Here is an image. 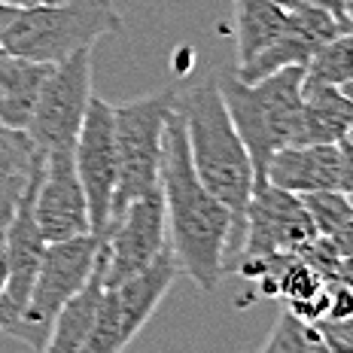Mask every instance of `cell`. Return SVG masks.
I'll use <instances>...</instances> for the list:
<instances>
[{
  "label": "cell",
  "mask_w": 353,
  "mask_h": 353,
  "mask_svg": "<svg viewBox=\"0 0 353 353\" xmlns=\"http://www.w3.org/2000/svg\"><path fill=\"white\" fill-rule=\"evenodd\" d=\"M271 3L283 6V10H292V6H299V3H301V0H271Z\"/></svg>",
  "instance_id": "obj_32"
},
{
  "label": "cell",
  "mask_w": 353,
  "mask_h": 353,
  "mask_svg": "<svg viewBox=\"0 0 353 353\" xmlns=\"http://www.w3.org/2000/svg\"><path fill=\"white\" fill-rule=\"evenodd\" d=\"M180 94L174 88L168 92H152L143 98L113 104L116 122V195L110 223L128 208L134 198L159 186V168H161V143H165V125L171 110L176 107Z\"/></svg>",
  "instance_id": "obj_5"
},
{
  "label": "cell",
  "mask_w": 353,
  "mask_h": 353,
  "mask_svg": "<svg viewBox=\"0 0 353 353\" xmlns=\"http://www.w3.org/2000/svg\"><path fill=\"white\" fill-rule=\"evenodd\" d=\"M350 201H353V195H350Z\"/></svg>",
  "instance_id": "obj_34"
},
{
  "label": "cell",
  "mask_w": 353,
  "mask_h": 353,
  "mask_svg": "<svg viewBox=\"0 0 353 353\" xmlns=\"http://www.w3.org/2000/svg\"><path fill=\"white\" fill-rule=\"evenodd\" d=\"M0 3H10L16 10H34V6H55V3H68V0H0Z\"/></svg>",
  "instance_id": "obj_30"
},
{
  "label": "cell",
  "mask_w": 353,
  "mask_h": 353,
  "mask_svg": "<svg viewBox=\"0 0 353 353\" xmlns=\"http://www.w3.org/2000/svg\"><path fill=\"white\" fill-rule=\"evenodd\" d=\"M43 159V150L31 141L28 131L10 128L0 122V168L16 174H31L37 161Z\"/></svg>",
  "instance_id": "obj_21"
},
{
  "label": "cell",
  "mask_w": 353,
  "mask_h": 353,
  "mask_svg": "<svg viewBox=\"0 0 353 353\" xmlns=\"http://www.w3.org/2000/svg\"><path fill=\"white\" fill-rule=\"evenodd\" d=\"M186 125V146L198 180L210 189L234 216V247L241 244L244 210L256 186L253 159H250L238 128H234L216 77L192 85L176 98Z\"/></svg>",
  "instance_id": "obj_2"
},
{
  "label": "cell",
  "mask_w": 353,
  "mask_h": 353,
  "mask_svg": "<svg viewBox=\"0 0 353 353\" xmlns=\"http://www.w3.org/2000/svg\"><path fill=\"white\" fill-rule=\"evenodd\" d=\"M16 6H10V3H0V52H3V37L6 31H10V25H12V19H16Z\"/></svg>",
  "instance_id": "obj_28"
},
{
  "label": "cell",
  "mask_w": 353,
  "mask_h": 353,
  "mask_svg": "<svg viewBox=\"0 0 353 353\" xmlns=\"http://www.w3.org/2000/svg\"><path fill=\"white\" fill-rule=\"evenodd\" d=\"M234 12H238V64L268 49L290 21V10L271 0H234Z\"/></svg>",
  "instance_id": "obj_17"
},
{
  "label": "cell",
  "mask_w": 353,
  "mask_h": 353,
  "mask_svg": "<svg viewBox=\"0 0 353 353\" xmlns=\"http://www.w3.org/2000/svg\"><path fill=\"white\" fill-rule=\"evenodd\" d=\"M353 128V98L344 85L301 83V131L299 143H341Z\"/></svg>",
  "instance_id": "obj_14"
},
{
  "label": "cell",
  "mask_w": 353,
  "mask_h": 353,
  "mask_svg": "<svg viewBox=\"0 0 353 353\" xmlns=\"http://www.w3.org/2000/svg\"><path fill=\"white\" fill-rule=\"evenodd\" d=\"M265 180L286 192L307 195L338 189V143H290L268 159Z\"/></svg>",
  "instance_id": "obj_13"
},
{
  "label": "cell",
  "mask_w": 353,
  "mask_h": 353,
  "mask_svg": "<svg viewBox=\"0 0 353 353\" xmlns=\"http://www.w3.org/2000/svg\"><path fill=\"white\" fill-rule=\"evenodd\" d=\"M335 281L347 283L353 290V256H341V262H338V271H335Z\"/></svg>",
  "instance_id": "obj_29"
},
{
  "label": "cell",
  "mask_w": 353,
  "mask_h": 353,
  "mask_svg": "<svg viewBox=\"0 0 353 353\" xmlns=\"http://www.w3.org/2000/svg\"><path fill=\"white\" fill-rule=\"evenodd\" d=\"M344 88H347V94L353 98V83H350V85H344ZM350 141H353V128H350Z\"/></svg>",
  "instance_id": "obj_33"
},
{
  "label": "cell",
  "mask_w": 353,
  "mask_h": 353,
  "mask_svg": "<svg viewBox=\"0 0 353 353\" xmlns=\"http://www.w3.org/2000/svg\"><path fill=\"white\" fill-rule=\"evenodd\" d=\"M350 314H353V290L341 281H332L329 283V311H326V317L341 320V317H350Z\"/></svg>",
  "instance_id": "obj_24"
},
{
  "label": "cell",
  "mask_w": 353,
  "mask_h": 353,
  "mask_svg": "<svg viewBox=\"0 0 353 353\" xmlns=\"http://www.w3.org/2000/svg\"><path fill=\"white\" fill-rule=\"evenodd\" d=\"M119 31L122 16L113 0H68L55 6H34L16 12L3 37V52L58 64Z\"/></svg>",
  "instance_id": "obj_4"
},
{
  "label": "cell",
  "mask_w": 353,
  "mask_h": 353,
  "mask_svg": "<svg viewBox=\"0 0 353 353\" xmlns=\"http://www.w3.org/2000/svg\"><path fill=\"white\" fill-rule=\"evenodd\" d=\"M159 186L165 195L168 244L180 262V271L201 292H213L225 274L229 247H234V216L198 180L180 107L171 110L165 125Z\"/></svg>",
  "instance_id": "obj_1"
},
{
  "label": "cell",
  "mask_w": 353,
  "mask_h": 353,
  "mask_svg": "<svg viewBox=\"0 0 353 353\" xmlns=\"http://www.w3.org/2000/svg\"><path fill=\"white\" fill-rule=\"evenodd\" d=\"M180 274V262L168 244L143 271L113 286H104L98 320H94V329L85 341V353H119L128 347L134 335L150 323V317L156 314V307Z\"/></svg>",
  "instance_id": "obj_7"
},
{
  "label": "cell",
  "mask_w": 353,
  "mask_h": 353,
  "mask_svg": "<svg viewBox=\"0 0 353 353\" xmlns=\"http://www.w3.org/2000/svg\"><path fill=\"white\" fill-rule=\"evenodd\" d=\"M52 64L0 52V122L25 131L31 122L37 94Z\"/></svg>",
  "instance_id": "obj_16"
},
{
  "label": "cell",
  "mask_w": 353,
  "mask_h": 353,
  "mask_svg": "<svg viewBox=\"0 0 353 353\" xmlns=\"http://www.w3.org/2000/svg\"><path fill=\"white\" fill-rule=\"evenodd\" d=\"M307 3L320 6V10L332 12V16H335V19H341V21H344V25H350V19H347V0H307Z\"/></svg>",
  "instance_id": "obj_27"
},
{
  "label": "cell",
  "mask_w": 353,
  "mask_h": 353,
  "mask_svg": "<svg viewBox=\"0 0 353 353\" xmlns=\"http://www.w3.org/2000/svg\"><path fill=\"white\" fill-rule=\"evenodd\" d=\"M216 83L234 128L253 159L256 183H265L268 159L283 146L299 143L305 68H281L256 83L225 70L216 77Z\"/></svg>",
  "instance_id": "obj_3"
},
{
  "label": "cell",
  "mask_w": 353,
  "mask_h": 353,
  "mask_svg": "<svg viewBox=\"0 0 353 353\" xmlns=\"http://www.w3.org/2000/svg\"><path fill=\"white\" fill-rule=\"evenodd\" d=\"M314 234H317V229H314L311 213L301 204V195L286 192L268 180L256 183L244 210L234 268L271 259L277 253H296Z\"/></svg>",
  "instance_id": "obj_9"
},
{
  "label": "cell",
  "mask_w": 353,
  "mask_h": 353,
  "mask_svg": "<svg viewBox=\"0 0 353 353\" xmlns=\"http://www.w3.org/2000/svg\"><path fill=\"white\" fill-rule=\"evenodd\" d=\"M88 101H92V49H79L49 68L25 131L43 152L73 150Z\"/></svg>",
  "instance_id": "obj_8"
},
{
  "label": "cell",
  "mask_w": 353,
  "mask_h": 353,
  "mask_svg": "<svg viewBox=\"0 0 353 353\" xmlns=\"http://www.w3.org/2000/svg\"><path fill=\"white\" fill-rule=\"evenodd\" d=\"M265 353H314V350H326V341H323L317 323L299 317L290 307L277 317L271 335L265 338L262 344Z\"/></svg>",
  "instance_id": "obj_19"
},
{
  "label": "cell",
  "mask_w": 353,
  "mask_h": 353,
  "mask_svg": "<svg viewBox=\"0 0 353 353\" xmlns=\"http://www.w3.org/2000/svg\"><path fill=\"white\" fill-rule=\"evenodd\" d=\"M28 176L31 174H16V171H3V168H0V253H3L6 234H10V225L19 213Z\"/></svg>",
  "instance_id": "obj_22"
},
{
  "label": "cell",
  "mask_w": 353,
  "mask_h": 353,
  "mask_svg": "<svg viewBox=\"0 0 353 353\" xmlns=\"http://www.w3.org/2000/svg\"><path fill=\"white\" fill-rule=\"evenodd\" d=\"M6 271H10L6 268V256L0 253V292H3V286H6Z\"/></svg>",
  "instance_id": "obj_31"
},
{
  "label": "cell",
  "mask_w": 353,
  "mask_h": 353,
  "mask_svg": "<svg viewBox=\"0 0 353 353\" xmlns=\"http://www.w3.org/2000/svg\"><path fill=\"white\" fill-rule=\"evenodd\" d=\"M98 250H101V234H92V232L77 234V238H64V241H46V247L40 253V265H37V274H34L28 307L10 335L25 341L28 347L46 350L58 311L88 281L94 262H98Z\"/></svg>",
  "instance_id": "obj_6"
},
{
  "label": "cell",
  "mask_w": 353,
  "mask_h": 353,
  "mask_svg": "<svg viewBox=\"0 0 353 353\" xmlns=\"http://www.w3.org/2000/svg\"><path fill=\"white\" fill-rule=\"evenodd\" d=\"M101 247H104V286H113L125 277L137 274L156 259L168 247L161 186L134 198L101 234Z\"/></svg>",
  "instance_id": "obj_10"
},
{
  "label": "cell",
  "mask_w": 353,
  "mask_h": 353,
  "mask_svg": "<svg viewBox=\"0 0 353 353\" xmlns=\"http://www.w3.org/2000/svg\"><path fill=\"white\" fill-rule=\"evenodd\" d=\"M329 238H332V244L341 256H353V219L347 225H341L335 234H329Z\"/></svg>",
  "instance_id": "obj_26"
},
{
  "label": "cell",
  "mask_w": 353,
  "mask_h": 353,
  "mask_svg": "<svg viewBox=\"0 0 353 353\" xmlns=\"http://www.w3.org/2000/svg\"><path fill=\"white\" fill-rule=\"evenodd\" d=\"M73 165H77L79 183L85 192L88 208V229L92 234H104L110 225V210H113L116 195V122L113 104L94 98L88 101L83 128L73 143Z\"/></svg>",
  "instance_id": "obj_11"
},
{
  "label": "cell",
  "mask_w": 353,
  "mask_h": 353,
  "mask_svg": "<svg viewBox=\"0 0 353 353\" xmlns=\"http://www.w3.org/2000/svg\"><path fill=\"white\" fill-rule=\"evenodd\" d=\"M317 329H320L323 341H326L329 353H353V314L341 320L323 317L317 320Z\"/></svg>",
  "instance_id": "obj_23"
},
{
  "label": "cell",
  "mask_w": 353,
  "mask_h": 353,
  "mask_svg": "<svg viewBox=\"0 0 353 353\" xmlns=\"http://www.w3.org/2000/svg\"><path fill=\"white\" fill-rule=\"evenodd\" d=\"M305 77L314 83L329 85H350L353 83V28L335 34L311 55Z\"/></svg>",
  "instance_id": "obj_18"
},
{
  "label": "cell",
  "mask_w": 353,
  "mask_h": 353,
  "mask_svg": "<svg viewBox=\"0 0 353 353\" xmlns=\"http://www.w3.org/2000/svg\"><path fill=\"white\" fill-rule=\"evenodd\" d=\"M301 204L311 213L314 229L317 234H335L341 225H347L353 219V201L341 189H320V192L301 195Z\"/></svg>",
  "instance_id": "obj_20"
},
{
  "label": "cell",
  "mask_w": 353,
  "mask_h": 353,
  "mask_svg": "<svg viewBox=\"0 0 353 353\" xmlns=\"http://www.w3.org/2000/svg\"><path fill=\"white\" fill-rule=\"evenodd\" d=\"M34 219L43 241H64L88 229V208L85 192L79 183L73 150L43 152V165L34 183Z\"/></svg>",
  "instance_id": "obj_12"
},
{
  "label": "cell",
  "mask_w": 353,
  "mask_h": 353,
  "mask_svg": "<svg viewBox=\"0 0 353 353\" xmlns=\"http://www.w3.org/2000/svg\"><path fill=\"white\" fill-rule=\"evenodd\" d=\"M101 296H104V247L98 250V262H94L88 281L79 286L61 305V311H58L52 332H49V341H46V353L85 350V341L94 329V320H98Z\"/></svg>",
  "instance_id": "obj_15"
},
{
  "label": "cell",
  "mask_w": 353,
  "mask_h": 353,
  "mask_svg": "<svg viewBox=\"0 0 353 353\" xmlns=\"http://www.w3.org/2000/svg\"><path fill=\"white\" fill-rule=\"evenodd\" d=\"M338 189L353 195V141L338 143Z\"/></svg>",
  "instance_id": "obj_25"
}]
</instances>
